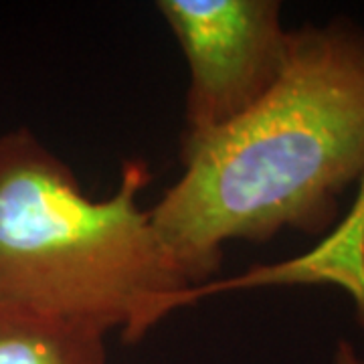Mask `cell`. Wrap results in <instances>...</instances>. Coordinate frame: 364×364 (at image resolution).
<instances>
[{"label": "cell", "mask_w": 364, "mask_h": 364, "mask_svg": "<svg viewBox=\"0 0 364 364\" xmlns=\"http://www.w3.org/2000/svg\"><path fill=\"white\" fill-rule=\"evenodd\" d=\"M181 160L150 217L195 287L229 241L334 229L340 198L364 176L363 26L332 18L291 31L272 91L231 126L181 144Z\"/></svg>", "instance_id": "obj_1"}, {"label": "cell", "mask_w": 364, "mask_h": 364, "mask_svg": "<svg viewBox=\"0 0 364 364\" xmlns=\"http://www.w3.org/2000/svg\"><path fill=\"white\" fill-rule=\"evenodd\" d=\"M144 160L93 200L28 128L0 132V301L142 340L195 289L140 195Z\"/></svg>", "instance_id": "obj_2"}, {"label": "cell", "mask_w": 364, "mask_h": 364, "mask_svg": "<svg viewBox=\"0 0 364 364\" xmlns=\"http://www.w3.org/2000/svg\"><path fill=\"white\" fill-rule=\"evenodd\" d=\"M188 65L181 144L203 140L253 109L277 83L289 35L275 0H160Z\"/></svg>", "instance_id": "obj_3"}, {"label": "cell", "mask_w": 364, "mask_h": 364, "mask_svg": "<svg viewBox=\"0 0 364 364\" xmlns=\"http://www.w3.org/2000/svg\"><path fill=\"white\" fill-rule=\"evenodd\" d=\"M332 286L352 299L356 320L364 330V176L358 182L348 215L308 253L291 259L253 267L221 284L195 287L193 301L241 287Z\"/></svg>", "instance_id": "obj_4"}, {"label": "cell", "mask_w": 364, "mask_h": 364, "mask_svg": "<svg viewBox=\"0 0 364 364\" xmlns=\"http://www.w3.org/2000/svg\"><path fill=\"white\" fill-rule=\"evenodd\" d=\"M105 332L0 301V364H105Z\"/></svg>", "instance_id": "obj_5"}, {"label": "cell", "mask_w": 364, "mask_h": 364, "mask_svg": "<svg viewBox=\"0 0 364 364\" xmlns=\"http://www.w3.org/2000/svg\"><path fill=\"white\" fill-rule=\"evenodd\" d=\"M334 363L336 364H364V360L358 356V352L354 350L350 342L342 340L336 348V356H334Z\"/></svg>", "instance_id": "obj_6"}]
</instances>
